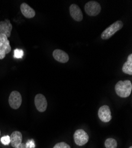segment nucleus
Segmentation results:
<instances>
[{
    "instance_id": "4468645a",
    "label": "nucleus",
    "mask_w": 132,
    "mask_h": 148,
    "mask_svg": "<svg viewBox=\"0 0 132 148\" xmlns=\"http://www.w3.org/2000/svg\"><path fill=\"white\" fill-rule=\"evenodd\" d=\"M122 71L124 73L128 74V75H132V55L130 54L126 62L124 64Z\"/></svg>"
},
{
    "instance_id": "2eb2a0df",
    "label": "nucleus",
    "mask_w": 132,
    "mask_h": 148,
    "mask_svg": "<svg viewBox=\"0 0 132 148\" xmlns=\"http://www.w3.org/2000/svg\"><path fill=\"white\" fill-rule=\"evenodd\" d=\"M104 144L106 148H116L117 147V141L113 138H109L106 139Z\"/></svg>"
},
{
    "instance_id": "6ab92c4d",
    "label": "nucleus",
    "mask_w": 132,
    "mask_h": 148,
    "mask_svg": "<svg viewBox=\"0 0 132 148\" xmlns=\"http://www.w3.org/2000/svg\"><path fill=\"white\" fill-rule=\"evenodd\" d=\"M26 146L27 148H35L36 145L33 139L28 140L26 143Z\"/></svg>"
},
{
    "instance_id": "412c9836",
    "label": "nucleus",
    "mask_w": 132,
    "mask_h": 148,
    "mask_svg": "<svg viewBox=\"0 0 132 148\" xmlns=\"http://www.w3.org/2000/svg\"><path fill=\"white\" fill-rule=\"evenodd\" d=\"M5 57V56H3V55H0V60L3 59Z\"/></svg>"
},
{
    "instance_id": "9b49d317",
    "label": "nucleus",
    "mask_w": 132,
    "mask_h": 148,
    "mask_svg": "<svg viewBox=\"0 0 132 148\" xmlns=\"http://www.w3.org/2000/svg\"><path fill=\"white\" fill-rule=\"evenodd\" d=\"M53 56L56 60L61 63H66L69 59L68 55L60 49L55 50L53 52Z\"/></svg>"
},
{
    "instance_id": "7ed1b4c3",
    "label": "nucleus",
    "mask_w": 132,
    "mask_h": 148,
    "mask_svg": "<svg viewBox=\"0 0 132 148\" xmlns=\"http://www.w3.org/2000/svg\"><path fill=\"white\" fill-rule=\"evenodd\" d=\"M101 7L98 3L95 1L88 2L85 5V11L90 16H95L98 15L101 11Z\"/></svg>"
},
{
    "instance_id": "aec40b11",
    "label": "nucleus",
    "mask_w": 132,
    "mask_h": 148,
    "mask_svg": "<svg viewBox=\"0 0 132 148\" xmlns=\"http://www.w3.org/2000/svg\"><path fill=\"white\" fill-rule=\"evenodd\" d=\"M14 148H27L26 146V143H21L20 145H18L17 146H16Z\"/></svg>"
},
{
    "instance_id": "ddd939ff",
    "label": "nucleus",
    "mask_w": 132,
    "mask_h": 148,
    "mask_svg": "<svg viewBox=\"0 0 132 148\" xmlns=\"http://www.w3.org/2000/svg\"><path fill=\"white\" fill-rule=\"evenodd\" d=\"M20 10L23 15L27 18H31L35 16V11L26 3H22L20 5Z\"/></svg>"
},
{
    "instance_id": "423d86ee",
    "label": "nucleus",
    "mask_w": 132,
    "mask_h": 148,
    "mask_svg": "<svg viewBox=\"0 0 132 148\" xmlns=\"http://www.w3.org/2000/svg\"><path fill=\"white\" fill-rule=\"evenodd\" d=\"M11 51L10 41L7 37L3 34H0V55L5 56Z\"/></svg>"
},
{
    "instance_id": "a211bd4d",
    "label": "nucleus",
    "mask_w": 132,
    "mask_h": 148,
    "mask_svg": "<svg viewBox=\"0 0 132 148\" xmlns=\"http://www.w3.org/2000/svg\"><path fill=\"white\" fill-rule=\"evenodd\" d=\"M1 142L4 145H8L10 143V138L9 136H4L1 138Z\"/></svg>"
},
{
    "instance_id": "f8f14e48",
    "label": "nucleus",
    "mask_w": 132,
    "mask_h": 148,
    "mask_svg": "<svg viewBox=\"0 0 132 148\" xmlns=\"http://www.w3.org/2000/svg\"><path fill=\"white\" fill-rule=\"evenodd\" d=\"M10 144L12 147H16L22 143L23 136L20 132L14 131L10 135Z\"/></svg>"
},
{
    "instance_id": "20e7f679",
    "label": "nucleus",
    "mask_w": 132,
    "mask_h": 148,
    "mask_svg": "<svg viewBox=\"0 0 132 148\" xmlns=\"http://www.w3.org/2000/svg\"><path fill=\"white\" fill-rule=\"evenodd\" d=\"M75 143L78 146H83L85 145L89 140L88 134L82 129L77 130L74 134Z\"/></svg>"
},
{
    "instance_id": "9d476101",
    "label": "nucleus",
    "mask_w": 132,
    "mask_h": 148,
    "mask_svg": "<svg viewBox=\"0 0 132 148\" xmlns=\"http://www.w3.org/2000/svg\"><path fill=\"white\" fill-rule=\"evenodd\" d=\"M69 12L71 17L77 21H81L83 19V14L80 8L76 4H72L69 7Z\"/></svg>"
},
{
    "instance_id": "dca6fc26",
    "label": "nucleus",
    "mask_w": 132,
    "mask_h": 148,
    "mask_svg": "<svg viewBox=\"0 0 132 148\" xmlns=\"http://www.w3.org/2000/svg\"><path fill=\"white\" fill-rule=\"evenodd\" d=\"M24 55V52L21 49H17L14 51V56L17 59L22 58Z\"/></svg>"
},
{
    "instance_id": "4be33fe9",
    "label": "nucleus",
    "mask_w": 132,
    "mask_h": 148,
    "mask_svg": "<svg viewBox=\"0 0 132 148\" xmlns=\"http://www.w3.org/2000/svg\"><path fill=\"white\" fill-rule=\"evenodd\" d=\"M129 148H132V146H130Z\"/></svg>"
},
{
    "instance_id": "f03ea898",
    "label": "nucleus",
    "mask_w": 132,
    "mask_h": 148,
    "mask_svg": "<svg viewBox=\"0 0 132 148\" xmlns=\"http://www.w3.org/2000/svg\"><path fill=\"white\" fill-rule=\"evenodd\" d=\"M123 27V23L118 20L112 24L109 27H107L101 34V39L107 40L110 39L117 32L122 29Z\"/></svg>"
},
{
    "instance_id": "1a4fd4ad",
    "label": "nucleus",
    "mask_w": 132,
    "mask_h": 148,
    "mask_svg": "<svg viewBox=\"0 0 132 148\" xmlns=\"http://www.w3.org/2000/svg\"><path fill=\"white\" fill-rule=\"evenodd\" d=\"M12 29H13V26L8 19L0 21V34H5L7 38H10Z\"/></svg>"
},
{
    "instance_id": "f3484780",
    "label": "nucleus",
    "mask_w": 132,
    "mask_h": 148,
    "mask_svg": "<svg viewBox=\"0 0 132 148\" xmlns=\"http://www.w3.org/2000/svg\"><path fill=\"white\" fill-rule=\"evenodd\" d=\"M53 148H70V146L65 142H60L56 144Z\"/></svg>"
},
{
    "instance_id": "5701e85b",
    "label": "nucleus",
    "mask_w": 132,
    "mask_h": 148,
    "mask_svg": "<svg viewBox=\"0 0 132 148\" xmlns=\"http://www.w3.org/2000/svg\"><path fill=\"white\" fill-rule=\"evenodd\" d=\"M0 136H1V131H0Z\"/></svg>"
},
{
    "instance_id": "0eeeda50",
    "label": "nucleus",
    "mask_w": 132,
    "mask_h": 148,
    "mask_svg": "<svg viewBox=\"0 0 132 148\" xmlns=\"http://www.w3.org/2000/svg\"><path fill=\"white\" fill-rule=\"evenodd\" d=\"M34 104L36 107L39 112H45L47 107V102L46 98L41 94H38L36 95L34 98Z\"/></svg>"
},
{
    "instance_id": "6e6552de",
    "label": "nucleus",
    "mask_w": 132,
    "mask_h": 148,
    "mask_svg": "<svg viewBox=\"0 0 132 148\" xmlns=\"http://www.w3.org/2000/svg\"><path fill=\"white\" fill-rule=\"evenodd\" d=\"M98 116L99 119L103 122H109L112 119L110 107L108 106H103L101 107L98 110Z\"/></svg>"
},
{
    "instance_id": "39448f33",
    "label": "nucleus",
    "mask_w": 132,
    "mask_h": 148,
    "mask_svg": "<svg viewBox=\"0 0 132 148\" xmlns=\"http://www.w3.org/2000/svg\"><path fill=\"white\" fill-rule=\"evenodd\" d=\"M8 102L10 107L13 109H18L22 103V97L20 93L17 91L11 92L10 95Z\"/></svg>"
},
{
    "instance_id": "f257e3e1",
    "label": "nucleus",
    "mask_w": 132,
    "mask_h": 148,
    "mask_svg": "<svg viewBox=\"0 0 132 148\" xmlns=\"http://www.w3.org/2000/svg\"><path fill=\"white\" fill-rule=\"evenodd\" d=\"M116 94L122 98H126L130 96L132 90V84L130 81H119L115 86Z\"/></svg>"
}]
</instances>
